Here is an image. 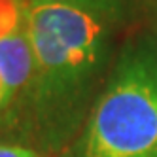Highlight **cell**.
<instances>
[{"mask_svg":"<svg viewBox=\"0 0 157 157\" xmlns=\"http://www.w3.org/2000/svg\"><path fill=\"white\" fill-rule=\"evenodd\" d=\"M114 23L64 4L32 2L27 34L34 72L25 97L29 127L46 150L68 148L110 74Z\"/></svg>","mask_w":157,"mask_h":157,"instance_id":"6da1fadb","label":"cell"},{"mask_svg":"<svg viewBox=\"0 0 157 157\" xmlns=\"http://www.w3.org/2000/svg\"><path fill=\"white\" fill-rule=\"evenodd\" d=\"M29 2H44V4H64V6H74L82 8L87 12H93L100 17L108 19L110 23L119 25L125 21L127 15L134 6V0H29Z\"/></svg>","mask_w":157,"mask_h":157,"instance_id":"277c9868","label":"cell"},{"mask_svg":"<svg viewBox=\"0 0 157 157\" xmlns=\"http://www.w3.org/2000/svg\"><path fill=\"white\" fill-rule=\"evenodd\" d=\"M64 157H157V38L121 48Z\"/></svg>","mask_w":157,"mask_h":157,"instance_id":"7a4b0ae2","label":"cell"},{"mask_svg":"<svg viewBox=\"0 0 157 157\" xmlns=\"http://www.w3.org/2000/svg\"><path fill=\"white\" fill-rule=\"evenodd\" d=\"M29 0H0V40L27 29Z\"/></svg>","mask_w":157,"mask_h":157,"instance_id":"5b68a950","label":"cell"},{"mask_svg":"<svg viewBox=\"0 0 157 157\" xmlns=\"http://www.w3.org/2000/svg\"><path fill=\"white\" fill-rule=\"evenodd\" d=\"M34 72V55L27 29L0 40V116L25 98Z\"/></svg>","mask_w":157,"mask_h":157,"instance_id":"3957f363","label":"cell"},{"mask_svg":"<svg viewBox=\"0 0 157 157\" xmlns=\"http://www.w3.org/2000/svg\"><path fill=\"white\" fill-rule=\"evenodd\" d=\"M0 157H40L29 146L19 144H0Z\"/></svg>","mask_w":157,"mask_h":157,"instance_id":"8992f818","label":"cell"}]
</instances>
